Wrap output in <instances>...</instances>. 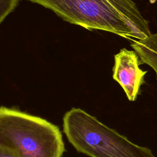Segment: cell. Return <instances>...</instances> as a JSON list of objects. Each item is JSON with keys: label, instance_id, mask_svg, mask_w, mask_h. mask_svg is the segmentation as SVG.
Instances as JSON below:
<instances>
[{"label": "cell", "instance_id": "obj_5", "mask_svg": "<svg viewBox=\"0 0 157 157\" xmlns=\"http://www.w3.org/2000/svg\"><path fill=\"white\" fill-rule=\"evenodd\" d=\"M131 47L139 56L140 62L151 67L157 80V33L151 34L142 40L131 39Z\"/></svg>", "mask_w": 157, "mask_h": 157}, {"label": "cell", "instance_id": "obj_6", "mask_svg": "<svg viewBox=\"0 0 157 157\" xmlns=\"http://www.w3.org/2000/svg\"><path fill=\"white\" fill-rule=\"evenodd\" d=\"M20 0H0V24L17 6Z\"/></svg>", "mask_w": 157, "mask_h": 157}, {"label": "cell", "instance_id": "obj_4", "mask_svg": "<svg viewBox=\"0 0 157 157\" xmlns=\"http://www.w3.org/2000/svg\"><path fill=\"white\" fill-rule=\"evenodd\" d=\"M137 53L123 48L114 56L112 78L124 90L129 101H134L140 93V86L145 83L147 71L142 70Z\"/></svg>", "mask_w": 157, "mask_h": 157}, {"label": "cell", "instance_id": "obj_1", "mask_svg": "<svg viewBox=\"0 0 157 157\" xmlns=\"http://www.w3.org/2000/svg\"><path fill=\"white\" fill-rule=\"evenodd\" d=\"M53 11L64 21L88 30H102L128 40L151 33L132 0H28Z\"/></svg>", "mask_w": 157, "mask_h": 157}, {"label": "cell", "instance_id": "obj_7", "mask_svg": "<svg viewBox=\"0 0 157 157\" xmlns=\"http://www.w3.org/2000/svg\"><path fill=\"white\" fill-rule=\"evenodd\" d=\"M0 157H22L15 151L0 146Z\"/></svg>", "mask_w": 157, "mask_h": 157}, {"label": "cell", "instance_id": "obj_3", "mask_svg": "<svg viewBox=\"0 0 157 157\" xmlns=\"http://www.w3.org/2000/svg\"><path fill=\"white\" fill-rule=\"evenodd\" d=\"M63 132L75 150L90 157H155L151 149L130 141L78 108L63 117Z\"/></svg>", "mask_w": 157, "mask_h": 157}, {"label": "cell", "instance_id": "obj_2", "mask_svg": "<svg viewBox=\"0 0 157 157\" xmlns=\"http://www.w3.org/2000/svg\"><path fill=\"white\" fill-rule=\"evenodd\" d=\"M0 146L22 157H62L65 151L59 128L47 120L0 107Z\"/></svg>", "mask_w": 157, "mask_h": 157}]
</instances>
